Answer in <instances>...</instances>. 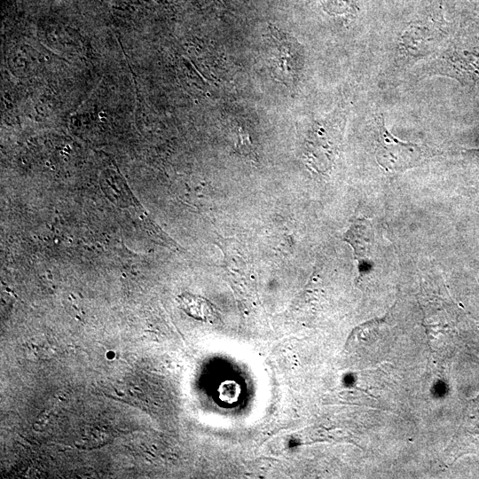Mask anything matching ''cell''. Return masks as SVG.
<instances>
[{
  "mask_svg": "<svg viewBox=\"0 0 479 479\" xmlns=\"http://www.w3.org/2000/svg\"><path fill=\"white\" fill-rule=\"evenodd\" d=\"M448 21L441 3L428 1L404 23L397 40V52L406 61H417L438 51L446 36Z\"/></svg>",
  "mask_w": 479,
  "mask_h": 479,
  "instance_id": "6da1fadb",
  "label": "cell"
},
{
  "mask_svg": "<svg viewBox=\"0 0 479 479\" xmlns=\"http://www.w3.org/2000/svg\"><path fill=\"white\" fill-rule=\"evenodd\" d=\"M345 240L352 246L357 259H367L373 240L370 223L365 219L356 221L346 234Z\"/></svg>",
  "mask_w": 479,
  "mask_h": 479,
  "instance_id": "8992f818",
  "label": "cell"
},
{
  "mask_svg": "<svg viewBox=\"0 0 479 479\" xmlns=\"http://www.w3.org/2000/svg\"><path fill=\"white\" fill-rule=\"evenodd\" d=\"M265 59L275 79L287 86L295 84L303 67L304 56L294 38L270 26L265 39Z\"/></svg>",
  "mask_w": 479,
  "mask_h": 479,
  "instance_id": "7a4b0ae2",
  "label": "cell"
},
{
  "mask_svg": "<svg viewBox=\"0 0 479 479\" xmlns=\"http://www.w3.org/2000/svg\"><path fill=\"white\" fill-rule=\"evenodd\" d=\"M322 11L329 17L349 23L359 17L363 0H318Z\"/></svg>",
  "mask_w": 479,
  "mask_h": 479,
  "instance_id": "52a82bcc",
  "label": "cell"
},
{
  "mask_svg": "<svg viewBox=\"0 0 479 479\" xmlns=\"http://www.w3.org/2000/svg\"><path fill=\"white\" fill-rule=\"evenodd\" d=\"M378 132L376 159L378 163L389 171H403L418 165L427 157V150L413 143L404 142L393 136L386 128L384 116H375Z\"/></svg>",
  "mask_w": 479,
  "mask_h": 479,
  "instance_id": "277c9868",
  "label": "cell"
},
{
  "mask_svg": "<svg viewBox=\"0 0 479 479\" xmlns=\"http://www.w3.org/2000/svg\"><path fill=\"white\" fill-rule=\"evenodd\" d=\"M423 74L448 76L462 83L474 82L479 78V51L469 50L455 40L424 65Z\"/></svg>",
  "mask_w": 479,
  "mask_h": 479,
  "instance_id": "3957f363",
  "label": "cell"
},
{
  "mask_svg": "<svg viewBox=\"0 0 479 479\" xmlns=\"http://www.w3.org/2000/svg\"><path fill=\"white\" fill-rule=\"evenodd\" d=\"M342 126L343 118L339 115L318 122L314 125L308 141V153L309 159L318 168L330 165Z\"/></svg>",
  "mask_w": 479,
  "mask_h": 479,
  "instance_id": "5b68a950",
  "label": "cell"
},
{
  "mask_svg": "<svg viewBox=\"0 0 479 479\" xmlns=\"http://www.w3.org/2000/svg\"><path fill=\"white\" fill-rule=\"evenodd\" d=\"M180 307L190 316L201 320L210 319L215 316L212 304L204 298L183 294L178 296Z\"/></svg>",
  "mask_w": 479,
  "mask_h": 479,
  "instance_id": "ba28073f",
  "label": "cell"
},
{
  "mask_svg": "<svg viewBox=\"0 0 479 479\" xmlns=\"http://www.w3.org/2000/svg\"><path fill=\"white\" fill-rule=\"evenodd\" d=\"M467 1H469V2H474L475 0H467Z\"/></svg>",
  "mask_w": 479,
  "mask_h": 479,
  "instance_id": "9c48e42d",
  "label": "cell"
}]
</instances>
